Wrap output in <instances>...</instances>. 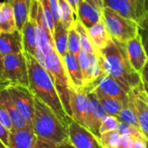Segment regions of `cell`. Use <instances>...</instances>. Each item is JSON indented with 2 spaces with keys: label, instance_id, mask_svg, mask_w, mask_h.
I'll list each match as a JSON object with an SVG mask.
<instances>
[{
  "label": "cell",
  "instance_id": "obj_1",
  "mask_svg": "<svg viewBox=\"0 0 148 148\" xmlns=\"http://www.w3.org/2000/svg\"><path fill=\"white\" fill-rule=\"evenodd\" d=\"M25 56L29 71V88L35 97L49 107L68 127L72 118L65 111L50 75L34 56L28 53H25Z\"/></svg>",
  "mask_w": 148,
  "mask_h": 148
},
{
  "label": "cell",
  "instance_id": "obj_2",
  "mask_svg": "<svg viewBox=\"0 0 148 148\" xmlns=\"http://www.w3.org/2000/svg\"><path fill=\"white\" fill-rule=\"evenodd\" d=\"M100 59L103 72L116 80L127 93L142 83L140 74L128 59L125 44L113 39L100 52Z\"/></svg>",
  "mask_w": 148,
  "mask_h": 148
},
{
  "label": "cell",
  "instance_id": "obj_3",
  "mask_svg": "<svg viewBox=\"0 0 148 148\" xmlns=\"http://www.w3.org/2000/svg\"><path fill=\"white\" fill-rule=\"evenodd\" d=\"M32 126L38 140L58 146L69 141L68 127L49 107L37 98L35 99Z\"/></svg>",
  "mask_w": 148,
  "mask_h": 148
},
{
  "label": "cell",
  "instance_id": "obj_4",
  "mask_svg": "<svg viewBox=\"0 0 148 148\" xmlns=\"http://www.w3.org/2000/svg\"><path fill=\"white\" fill-rule=\"evenodd\" d=\"M44 68L53 81L65 111L72 118L69 103L71 85L62 58L59 56L55 49L50 50L45 56Z\"/></svg>",
  "mask_w": 148,
  "mask_h": 148
},
{
  "label": "cell",
  "instance_id": "obj_5",
  "mask_svg": "<svg viewBox=\"0 0 148 148\" xmlns=\"http://www.w3.org/2000/svg\"><path fill=\"white\" fill-rule=\"evenodd\" d=\"M1 88L21 85L29 87V71L25 52L1 57Z\"/></svg>",
  "mask_w": 148,
  "mask_h": 148
},
{
  "label": "cell",
  "instance_id": "obj_6",
  "mask_svg": "<svg viewBox=\"0 0 148 148\" xmlns=\"http://www.w3.org/2000/svg\"><path fill=\"white\" fill-rule=\"evenodd\" d=\"M102 17L114 41L126 44L139 36V24L136 22L121 16L108 6L102 10Z\"/></svg>",
  "mask_w": 148,
  "mask_h": 148
},
{
  "label": "cell",
  "instance_id": "obj_7",
  "mask_svg": "<svg viewBox=\"0 0 148 148\" xmlns=\"http://www.w3.org/2000/svg\"><path fill=\"white\" fill-rule=\"evenodd\" d=\"M29 16L34 20L38 42V53L36 59L44 67V59L47 54L55 49L53 35L49 29L43 14L42 6L39 0H32Z\"/></svg>",
  "mask_w": 148,
  "mask_h": 148
},
{
  "label": "cell",
  "instance_id": "obj_8",
  "mask_svg": "<svg viewBox=\"0 0 148 148\" xmlns=\"http://www.w3.org/2000/svg\"><path fill=\"white\" fill-rule=\"evenodd\" d=\"M69 103L72 119L88 128L98 137H101L100 127L93 116L88 96L84 88L82 89H70Z\"/></svg>",
  "mask_w": 148,
  "mask_h": 148
},
{
  "label": "cell",
  "instance_id": "obj_9",
  "mask_svg": "<svg viewBox=\"0 0 148 148\" xmlns=\"http://www.w3.org/2000/svg\"><path fill=\"white\" fill-rule=\"evenodd\" d=\"M108 6L139 25L148 16V0H104Z\"/></svg>",
  "mask_w": 148,
  "mask_h": 148
},
{
  "label": "cell",
  "instance_id": "obj_10",
  "mask_svg": "<svg viewBox=\"0 0 148 148\" xmlns=\"http://www.w3.org/2000/svg\"><path fill=\"white\" fill-rule=\"evenodd\" d=\"M6 88L12 99L16 108L26 119V121L32 125V119L35 111V95L30 88L26 86L14 85L9 86Z\"/></svg>",
  "mask_w": 148,
  "mask_h": 148
},
{
  "label": "cell",
  "instance_id": "obj_11",
  "mask_svg": "<svg viewBox=\"0 0 148 148\" xmlns=\"http://www.w3.org/2000/svg\"><path fill=\"white\" fill-rule=\"evenodd\" d=\"M69 142L75 148H104L100 137L73 120L68 126Z\"/></svg>",
  "mask_w": 148,
  "mask_h": 148
},
{
  "label": "cell",
  "instance_id": "obj_12",
  "mask_svg": "<svg viewBox=\"0 0 148 148\" xmlns=\"http://www.w3.org/2000/svg\"><path fill=\"white\" fill-rule=\"evenodd\" d=\"M77 58L83 75L84 87L95 82L104 73L100 56L88 54L82 49Z\"/></svg>",
  "mask_w": 148,
  "mask_h": 148
},
{
  "label": "cell",
  "instance_id": "obj_13",
  "mask_svg": "<svg viewBox=\"0 0 148 148\" xmlns=\"http://www.w3.org/2000/svg\"><path fill=\"white\" fill-rule=\"evenodd\" d=\"M84 88L87 89L99 88L106 95L119 100L121 103L125 102L128 99V93L121 87V85L113 77L105 73Z\"/></svg>",
  "mask_w": 148,
  "mask_h": 148
},
{
  "label": "cell",
  "instance_id": "obj_14",
  "mask_svg": "<svg viewBox=\"0 0 148 148\" xmlns=\"http://www.w3.org/2000/svg\"><path fill=\"white\" fill-rule=\"evenodd\" d=\"M134 99L140 128L148 140V95L143 82L131 90Z\"/></svg>",
  "mask_w": 148,
  "mask_h": 148
},
{
  "label": "cell",
  "instance_id": "obj_15",
  "mask_svg": "<svg viewBox=\"0 0 148 148\" xmlns=\"http://www.w3.org/2000/svg\"><path fill=\"white\" fill-rule=\"evenodd\" d=\"M125 48L132 66L138 73H140L148 60L140 36H138L127 42L125 44Z\"/></svg>",
  "mask_w": 148,
  "mask_h": 148
},
{
  "label": "cell",
  "instance_id": "obj_16",
  "mask_svg": "<svg viewBox=\"0 0 148 148\" xmlns=\"http://www.w3.org/2000/svg\"><path fill=\"white\" fill-rule=\"evenodd\" d=\"M23 41L22 31L16 30L12 33L0 32V56L23 53Z\"/></svg>",
  "mask_w": 148,
  "mask_h": 148
},
{
  "label": "cell",
  "instance_id": "obj_17",
  "mask_svg": "<svg viewBox=\"0 0 148 148\" xmlns=\"http://www.w3.org/2000/svg\"><path fill=\"white\" fill-rule=\"evenodd\" d=\"M0 104L4 107L7 113L9 114L15 130L25 129V128L33 127L31 124H29L26 121V119L22 115L19 110L16 108V107L12 101V99L10 98V95L6 88H1Z\"/></svg>",
  "mask_w": 148,
  "mask_h": 148
},
{
  "label": "cell",
  "instance_id": "obj_18",
  "mask_svg": "<svg viewBox=\"0 0 148 148\" xmlns=\"http://www.w3.org/2000/svg\"><path fill=\"white\" fill-rule=\"evenodd\" d=\"M69 82L71 88L82 89L84 88V79L82 72V69L79 64L78 58L69 53H68L62 58Z\"/></svg>",
  "mask_w": 148,
  "mask_h": 148
},
{
  "label": "cell",
  "instance_id": "obj_19",
  "mask_svg": "<svg viewBox=\"0 0 148 148\" xmlns=\"http://www.w3.org/2000/svg\"><path fill=\"white\" fill-rule=\"evenodd\" d=\"M37 137L33 127L10 132L8 148H36Z\"/></svg>",
  "mask_w": 148,
  "mask_h": 148
},
{
  "label": "cell",
  "instance_id": "obj_20",
  "mask_svg": "<svg viewBox=\"0 0 148 148\" xmlns=\"http://www.w3.org/2000/svg\"><path fill=\"white\" fill-rule=\"evenodd\" d=\"M76 19L88 29L102 19V12L86 1L80 0Z\"/></svg>",
  "mask_w": 148,
  "mask_h": 148
},
{
  "label": "cell",
  "instance_id": "obj_21",
  "mask_svg": "<svg viewBox=\"0 0 148 148\" xmlns=\"http://www.w3.org/2000/svg\"><path fill=\"white\" fill-rule=\"evenodd\" d=\"M88 30L90 38L92 40V42L99 53L101 50H103L113 40L112 36L104 23L103 17L99 23L95 24L93 27H91Z\"/></svg>",
  "mask_w": 148,
  "mask_h": 148
},
{
  "label": "cell",
  "instance_id": "obj_22",
  "mask_svg": "<svg viewBox=\"0 0 148 148\" xmlns=\"http://www.w3.org/2000/svg\"><path fill=\"white\" fill-rule=\"evenodd\" d=\"M22 34L25 53L30 54L36 58L38 53L37 34L34 20L30 16L24 23L22 29Z\"/></svg>",
  "mask_w": 148,
  "mask_h": 148
},
{
  "label": "cell",
  "instance_id": "obj_23",
  "mask_svg": "<svg viewBox=\"0 0 148 148\" xmlns=\"http://www.w3.org/2000/svg\"><path fill=\"white\" fill-rule=\"evenodd\" d=\"M17 30L14 10L11 4L3 1L0 4V32L12 33Z\"/></svg>",
  "mask_w": 148,
  "mask_h": 148
},
{
  "label": "cell",
  "instance_id": "obj_24",
  "mask_svg": "<svg viewBox=\"0 0 148 148\" xmlns=\"http://www.w3.org/2000/svg\"><path fill=\"white\" fill-rule=\"evenodd\" d=\"M8 3L13 8L17 30L22 31L24 23L29 18L32 0H10Z\"/></svg>",
  "mask_w": 148,
  "mask_h": 148
},
{
  "label": "cell",
  "instance_id": "obj_25",
  "mask_svg": "<svg viewBox=\"0 0 148 148\" xmlns=\"http://www.w3.org/2000/svg\"><path fill=\"white\" fill-rule=\"evenodd\" d=\"M68 38L69 29L64 26L62 22L56 23L55 24L53 40L55 49L62 58H63V56L68 53Z\"/></svg>",
  "mask_w": 148,
  "mask_h": 148
},
{
  "label": "cell",
  "instance_id": "obj_26",
  "mask_svg": "<svg viewBox=\"0 0 148 148\" xmlns=\"http://www.w3.org/2000/svg\"><path fill=\"white\" fill-rule=\"evenodd\" d=\"M84 89L88 91H94L96 94L98 99L100 100L101 103L102 104L103 108H105L108 115H113L117 118L119 117V114L122 109V103L119 100L106 95L99 88L87 89L84 88Z\"/></svg>",
  "mask_w": 148,
  "mask_h": 148
},
{
  "label": "cell",
  "instance_id": "obj_27",
  "mask_svg": "<svg viewBox=\"0 0 148 148\" xmlns=\"http://www.w3.org/2000/svg\"><path fill=\"white\" fill-rule=\"evenodd\" d=\"M118 119L121 122L127 123V124L140 127L139 122H138V118H137L135 104H134V99L132 91H130L128 93L127 101H126L125 102L122 103V109L119 114Z\"/></svg>",
  "mask_w": 148,
  "mask_h": 148
},
{
  "label": "cell",
  "instance_id": "obj_28",
  "mask_svg": "<svg viewBox=\"0 0 148 148\" xmlns=\"http://www.w3.org/2000/svg\"><path fill=\"white\" fill-rule=\"evenodd\" d=\"M86 92H87L88 96L89 104H90V108H91V111H92L93 116L95 118V121L96 124L98 125V127L101 129V123H102L103 120L108 114L106 112L105 108H103L102 104L101 103L100 100L98 99L96 94L94 91H88V90H86Z\"/></svg>",
  "mask_w": 148,
  "mask_h": 148
},
{
  "label": "cell",
  "instance_id": "obj_29",
  "mask_svg": "<svg viewBox=\"0 0 148 148\" xmlns=\"http://www.w3.org/2000/svg\"><path fill=\"white\" fill-rule=\"evenodd\" d=\"M75 24L76 30L78 31L79 36H80L82 49L88 54H94V55L100 56V53L96 50V49L95 48V46L92 42V40L88 34V29L78 19H75Z\"/></svg>",
  "mask_w": 148,
  "mask_h": 148
},
{
  "label": "cell",
  "instance_id": "obj_30",
  "mask_svg": "<svg viewBox=\"0 0 148 148\" xmlns=\"http://www.w3.org/2000/svg\"><path fill=\"white\" fill-rule=\"evenodd\" d=\"M58 3L61 21L64 24V26L69 29L75 21L74 17V15H75V11L68 0H58Z\"/></svg>",
  "mask_w": 148,
  "mask_h": 148
},
{
  "label": "cell",
  "instance_id": "obj_31",
  "mask_svg": "<svg viewBox=\"0 0 148 148\" xmlns=\"http://www.w3.org/2000/svg\"><path fill=\"white\" fill-rule=\"evenodd\" d=\"M74 24L69 29V38H68V51L78 57L79 53L82 50L81 40L78 31L76 30L75 24Z\"/></svg>",
  "mask_w": 148,
  "mask_h": 148
},
{
  "label": "cell",
  "instance_id": "obj_32",
  "mask_svg": "<svg viewBox=\"0 0 148 148\" xmlns=\"http://www.w3.org/2000/svg\"><path fill=\"white\" fill-rule=\"evenodd\" d=\"M121 138V134L117 131H110L101 135L100 139L104 148H114L119 143Z\"/></svg>",
  "mask_w": 148,
  "mask_h": 148
},
{
  "label": "cell",
  "instance_id": "obj_33",
  "mask_svg": "<svg viewBox=\"0 0 148 148\" xmlns=\"http://www.w3.org/2000/svg\"><path fill=\"white\" fill-rule=\"evenodd\" d=\"M117 131L121 135H128V136H133L136 138H147L140 127L133 126V125H129L127 123H123L121 121L117 128Z\"/></svg>",
  "mask_w": 148,
  "mask_h": 148
},
{
  "label": "cell",
  "instance_id": "obj_34",
  "mask_svg": "<svg viewBox=\"0 0 148 148\" xmlns=\"http://www.w3.org/2000/svg\"><path fill=\"white\" fill-rule=\"evenodd\" d=\"M119 124H120V121L117 117L113 115H108L101 123V129H100L101 135L110 131L117 130Z\"/></svg>",
  "mask_w": 148,
  "mask_h": 148
},
{
  "label": "cell",
  "instance_id": "obj_35",
  "mask_svg": "<svg viewBox=\"0 0 148 148\" xmlns=\"http://www.w3.org/2000/svg\"><path fill=\"white\" fill-rule=\"evenodd\" d=\"M42 6V10H43V14L44 16L46 18L49 29H50L52 35L54 34L55 31V19L52 14V10L50 9V5H49V0H39Z\"/></svg>",
  "mask_w": 148,
  "mask_h": 148
},
{
  "label": "cell",
  "instance_id": "obj_36",
  "mask_svg": "<svg viewBox=\"0 0 148 148\" xmlns=\"http://www.w3.org/2000/svg\"><path fill=\"white\" fill-rule=\"evenodd\" d=\"M139 36L148 56V16L139 25Z\"/></svg>",
  "mask_w": 148,
  "mask_h": 148
},
{
  "label": "cell",
  "instance_id": "obj_37",
  "mask_svg": "<svg viewBox=\"0 0 148 148\" xmlns=\"http://www.w3.org/2000/svg\"><path fill=\"white\" fill-rule=\"evenodd\" d=\"M0 124L3 126L6 129H8L10 132H12L13 130H15L9 114L7 113L4 107L1 104H0Z\"/></svg>",
  "mask_w": 148,
  "mask_h": 148
},
{
  "label": "cell",
  "instance_id": "obj_38",
  "mask_svg": "<svg viewBox=\"0 0 148 148\" xmlns=\"http://www.w3.org/2000/svg\"><path fill=\"white\" fill-rule=\"evenodd\" d=\"M135 138L136 137L128 136V135H121L119 143L114 148H134V141Z\"/></svg>",
  "mask_w": 148,
  "mask_h": 148
},
{
  "label": "cell",
  "instance_id": "obj_39",
  "mask_svg": "<svg viewBox=\"0 0 148 148\" xmlns=\"http://www.w3.org/2000/svg\"><path fill=\"white\" fill-rule=\"evenodd\" d=\"M10 135V132L0 124V140L1 143L4 145L7 148L9 147Z\"/></svg>",
  "mask_w": 148,
  "mask_h": 148
},
{
  "label": "cell",
  "instance_id": "obj_40",
  "mask_svg": "<svg viewBox=\"0 0 148 148\" xmlns=\"http://www.w3.org/2000/svg\"><path fill=\"white\" fill-rule=\"evenodd\" d=\"M87 3L92 4L93 6H95V8H97L98 10H100L102 12L103 8L105 7V3L104 0H84Z\"/></svg>",
  "mask_w": 148,
  "mask_h": 148
},
{
  "label": "cell",
  "instance_id": "obj_41",
  "mask_svg": "<svg viewBox=\"0 0 148 148\" xmlns=\"http://www.w3.org/2000/svg\"><path fill=\"white\" fill-rule=\"evenodd\" d=\"M58 145L53 144V143H49V142H45L42 141L41 140L37 139V145L36 148H58Z\"/></svg>",
  "mask_w": 148,
  "mask_h": 148
},
{
  "label": "cell",
  "instance_id": "obj_42",
  "mask_svg": "<svg viewBox=\"0 0 148 148\" xmlns=\"http://www.w3.org/2000/svg\"><path fill=\"white\" fill-rule=\"evenodd\" d=\"M140 74L142 82H145V83H147L148 85V60L147 62V63L145 64L143 69L141 70V72Z\"/></svg>",
  "mask_w": 148,
  "mask_h": 148
},
{
  "label": "cell",
  "instance_id": "obj_43",
  "mask_svg": "<svg viewBox=\"0 0 148 148\" xmlns=\"http://www.w3.org/2000/svg\"><path fill=\"white\" fill-rule=\"evenodd\" d=\"M68 1L71 4L73 10L75 11V14L76 15L77 14V11H78V6H79V1L80 0H68Z\"/></svg>",
  "mask_w": 148,
  "mask_h": 148
},
{
  "label": "cell",
  "instance_id": "obj_44",
  "mask_svg": "<svg viewBox=\"0 0 148 148\" xmlns=\"http://www.w3.org/2000/svg\"><path fill=\"white\" fill-rule=\"evenodd\" d=\"M58 148H75L69 141H67V142H64L61 145H59Z\"/></svg>",
  "mask_w": 148,
  "mask_h": 148
},
{
  "label": "cell",
  "instance_id": "obj_45",
  "mask_svg": "<svg viewBox=\"0 0 148 148\" xmlns=\"http://www.w3.org/2000/svg\"><path fill=\"white\" fill-rule=\"evenodd\" d=\"M143 85H144V88H145V89H146V91H147V93L148 95V85L147 83H145V82H143Z\"/></svg>",
  "mask_w": 148,
  "mask_h": 148
},
{
  "label": "cell",
  "instance_id": "obj_46",
  "mask_svg": "<svg viewBox=\"0 0 148 148\" xmlns=\"http://www.w3.org/2000/svg\"><path fill=\"white\" fill-rule=\"evenodd\" d=\"M1 145H2V147H1V148H7L6 147H5V146H4V145H3L2 143H1Z\"/></svg>",
  "mask_w": 148,
  "mask_h": 148
},
{
  "label": "cell",
  "instance_id": "obj_47",
  "mask_svg": "<svg viewBox=\"0 0 148 148\" xmlns=\"http://www.w3.org/2000/svg\"><path fill=\"white\" fill-rule=\"evenodd\" d=\"M4 1H5V2H9L10 0H4Z\"/></svg>",
  "mask_w": 148,
  "mask_h": 148
},
{
  "label": "cell",
  "instance_id": "obj_48",
  "mask_svg": "<svg viewBox=\"0 0 148 148\" xmlns=\"http://www.w3.org/2000/svg\"><path fill=\"white\" fill-rule=\"evenodd\" d=\"M147 148H148V140H147Z\"/></svg>",
  "mask_w": 148,
  "mask_h": 148
}]
</instances>
